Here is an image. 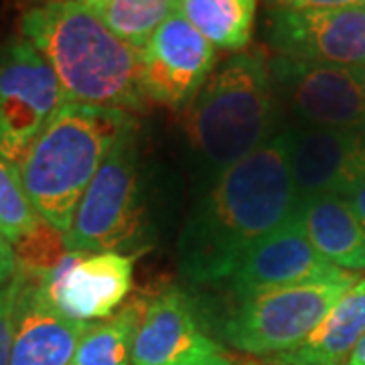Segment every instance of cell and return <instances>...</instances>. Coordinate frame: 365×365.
I'll return each instance as SVG.
<instances>
[{"mask_svg": "<svg viewBox=\"0 0 365 365\" xmlns=\"http://www.w3.org/2000/svg\"><path fill=\"white\" fill-rule=\"evenodd\" d=\"M361 134H364V140H365V126H364V128H361Z\"/></svg>", "mask_w": 365, "mask_h": 365, "instance_id": "30", "label": "cell"}, {"mask_svg": "<svg viewBox=\"0 0 365 365\" xmlns=\"http://www.w3.org/2000/svg\"><path fill=\"white\" fill-rule=\"evenodd\" d=\"M288 158L299 201L347 197L365 179L361 130H335L288 124Z\"/></svg>", "mask_w": 365, "mask_h": 365, "instance_id": "12", "label": "cell"}, {"mask_svg": "<svg viewBox=\"0 0 365 365\" xmlns=\"http://www.w3.org/2000/svg\"><path fill=\"white\" fill-rule=\"evenodd\" d=\"M66 96L49 63L25 37L0 47V157L13 165L37 140Z\"/></svg>", "mask_w": 365, "mask_h": 365, "instance_id": "8", "label": "cell"}, {"mask_svg": "<svg viewBox=\"0 0 365 365\" xmlns=\"http://www.w3.org/2000/svg\"><path fill=\"white\" fill-rule=\"evenodd\" d=\"M347 365H365V335L355 345V349H353L349 359H347Z\"/></svg>", "mask_w": 365, "mask_h": 365, "instance_id": "27", "label": "cell"}, {"mask_svg": "<svg viewBox=\"0 0 365 365\" xmlns=\"http://www.w3.org/2000/svg\"><path fill=\"white\" fill-rule=\"evenodd\" d=\"M39 213L26 195L19 167L0 157V232L13 244V248L31 234Z\"/></svg>", "mask_w": 365, "mask_h": 365, "instance_id": "21", "label": "cell"}, {"mask_svg": "<svg viewBox=\"0 0 365 365\" xmlns=\"http://www.w3.org/2000/svg\"><path fill=\"white\" fill-rule=\"evenodd\" d=\"M287 132L222 173L199 197L177 240L179 272L195 284L225 282L266 235L297 213Z\"/></svg>", "mask_w": 365, "mask_h": 365, "instance_id": "1", "label": "cell"}, {"mask_svg": "<svg viewBox=\"0 0 365 365\" xmlns=\"http://www.w3.org/2000/svg\"><path fill=\"white\" fill-rule=\"evenodd\" d=\"M258 0H181V14L223 51L242 53L252 41Z\"/></svg>", "mask_w": 365, "mask_h": 365, "instance_id": "18", "label": "cell"}, {"mask_svg": "<svg viewBox=\"0 0 365 365\" xmlns=\"http://www.w3.org/2000/svg\"><path fill=\"white\" fill-rule=\"evenodd\" d=\"M197 365H234L227 357H225V353H217V355H213V357H209L205 361H201V364Z\"/></svg>", "mask_w": 365, "mask_h": 365, "instance_id": "28", "label": "cell"}, {"mask_svg": "<svg viewBox=\"0 0 365 365\" xmlns=\"http://www.w3.org/2000/svg\"><path fill=\"white\" fill-rule=\"evenodd\" d=\"M67 252H128L144 242L136 124L124 132L79 201Z\"/></svg>", "mask_w": 365, "mask_h": 365, "instance_id": "5", "label": "cell"}, {"mask_svg": "<svg viewBox=\"0 0 365 365\" xmlns=\"http://www.w3.org/2000/svg\"><path fill=\"white\" fill-rule=\"evenodd\" d=\"M138 61L146 102L182 110L195 100L213 73L217 51L177 11L138 49Z\"/></svg>", "mask_w": 365, "mask_h": 365, "instance_id": "10", "label": "cell"}, {"mask_svg": "<svg viewBox=\"0 0 365 365\" xmlns=\"http://www.w3.org/2000/svg\"><path fill=\"white\" fill-rule=\"evenodd\" d=\"M146 304V300L132 299L106 321L88 327L69 365H130L132 345Z\"/></svg>", "mask_w": 365, "mask_h": 365, "instance_id": "19", "label": "cell"}, {"mask_svg": "<svg viewBox=\"0 0 365 365\" xmlns=\"http://www.w3.org/2000/svg\"><path fill=\"white\" fill-rule=\"evenodd\" d=\"M280 120L266 55L242 51L227 57L185 114V138L199 182L209 187L258 150L278 132Z\"/></svg>", "mask_w": 365, "mask_h": 365, "instance_id": "3", "label": "cell"}, {"mask_svg": "<svg viewBox=\"0 0 365 365\" xmlns=\"http://www.w3.org/2000/svg\"><path fill=\"white\" fill-rule=\"evenodd\" d=\"M223 353L197 321L181 290H165L146 304L130 365H197Z\"/></svg>", "mask_w": 365, "mask_h": 365, "instance_id": "14", "label": "cell"}, {"mask_svg": "<svg viewBox=\"0 0 365 365\" xmlns=\"http://www.w3.org/2000/svg\"><path fill=\"white\" fill-rule=\"evenodd\" d=\"M357 282V274L270 288L240 300L222 327L223 339L250 355H282L313 333L335 302Z\"/></svg>", "mask_w": 365, "mask_h": 365, "instance_id": "6", "label": "cell"}, {"mask_svg": "<svg viewBox=\"0 0 365 365\" xmlns=\"http://www.w3.org/2000/svg\"><path fill=\"white\" fill-rule=\"evenodd\" d=\"M364 335L365 276L335 302L321 325L297 349L278 355L276 365H347Z\"/></svg>", "mask_w": 365, "mask_h": 365, "instance_id": "17", "label": "cell"}, {"mask_svg": "<svg viewBox=\"0 0 365 365\" xmlns=\"http://www.w3.org/2000/svg\"><path fill=\"white\" fill-rule=\"evenodd\" d=\"M134 258L120 252H67L47 278L45 292L59 313L90 323L108 319L132 290Z\"/></svg>", "mask_w": 365, "mask_h": 365, "instance_id": "11", "label": "cell"}, {"mask_svg": "<svg viewBox=\"0 0 365 365\" xmlns=\"http://www.w3.org/2000/svg\"><path fill=\"white\" fill-rule=\"evenodd\" d=\"M345 199H347V203H349L353 211H355L357 220H359L361 225L365 227V179L359 182Z\"/></svg>", "mask_w": 365, "mask_h": 365, "instance_id": "26", "label": "cell"}, {"mask_svg": "<svg viewBox=\"0 0 365 365\" xmlns=\"http://www.w3.org/2000/svg\"><path fill=\"white\" fill-rule=\"evenodd\" d=\"M79 4H83V6H88L91 11H100L102 6H106L108 2H112V0H76Z\"/></svg>", "mask_w": 365, "mask_h": 365, "instance_id": "29", "label": "cell"}, {"mask_svg": "<svg viewBox=\"0 0 365 365\" xmlns=\"http://www.w3.org/2000/svg\"><path fill=\"white\" fill-rule=\"evenodd\" d=\"M282 116L294 126L361 130L365 126V67L268 59Z\"/></svg>", "mask_w": 365, "mask_h": 365, "instance_id": "7", "label": "cell"}, {"mask_svg": "<svg viewBox=\"0 0 365 365\" xmlns=\"http://www.w3.org/2000/svg\"><path fill=\"white\" fill-rule=\"evenodd\" d=\"M179 9L181 0H112L96 13L118 39L143 49L158 26Z\"/></svg>", "mask_w": 365, "mask_h": 365, "instance_id": "20", "label": "cell"}, {"mask_svg": "<svg viewBox=\"0 0 365 365\" xmlns=\"http://www.w3.org/2000/svg\"><path fill=\"white\" fill-rule=\"evenodd\" d=\"M297 215L313 248L347 272L365 270V227L345 197L321 195L299 201Z\"/></svg>", "mask_w": 365, "mask_h": 365, "instance_id": "16", "label": "cell"}, {"mask_svg": "<svg viewBox=\"0 0 365 365\" xmlns=\"http://www.w3.org/2000/svg\"><path fill=\"white\" fill-rule=\"evenodd\" d=\"M264 41L276 57L365 67V6L304 11L268 6Z\"/></svg>", "mask_w": 365, "mask_h": 365, "instance_id": "9", "label": "cell"}, {"mask_svg": "<svg viewBox=\"0 0 365 365\" xmlns=\"http://www.w3.org/2000/svg\"><path fill=\"white\" fill-rule=\"evenodd\" d=\"M14 252L19 268L23 272L47 278L57 268V264L63 260L67 248L63 234L41 217L37 227L14 246Z\"/></svg>", "mask_w": 365, "mask_h": 365, "instance_id": "22", "label": "cell"}, {"mask_svg": "<svg viewBox=\"0 0 365 365\" xmlns=\"http://www.w3.org/2000/svg\"><path fill=\"white\" fill-rule=\"evenodd\" d=\"M134 118L116 108L66 102L19 165L35 211L66 235L76 209Z\"/></svg>", "mask_w": 365, "mask_h": 365, "instance_id": "4", "label": "cell"}, {"mask_svg": "<svg viewBox=\"0 0 365 365\" xmlns=\"http://www.w3.org/2000/svg\"><path fill=\"white\" fill-rule=\"evenodd\" d=\"M16 270H19L16 252H14L13 244L0 232V288L13 280Z\"/></svg>", "mask_w": 365, "mask_h": 365, "instance_id": "25", "label": "cell"}, {"mask_svg": "<svg viewBox=\"0 0 365 365\" xmlns=\"http://www.w3.org/2000/svg\"><path fill=\"white\" fill-rule=\"evenodd\" d=\"M349 274L327 262L313 248L299 215L294 213L240 262L225 280L237 299H246L262 290L292 287L317 280H337Z\"/></svg>", "mask_w": 365, "mask_h": 365, "instance_id": "13", "label": "cell"}, {"mask_svg": "<svg viewBox=\"0 0 365 365\" xmlns=\"http://www.w3.org/2000/svg\"><path fill=\"white\" fill-rule=\"evenodd\" d=\"M21 272L11 365H69L90 323L67 319L51 304L43 278Z\"/></svg>", "mask_w": 365, "mask_h": 365, "instance_id": "15", "label": "cell"}, {"mask_svg": "<svg viewBox=\"0 0 365 365\" xmlns=\"http://www.w3.org/2000/svg\"><path fill=\"white\" fill-rule=\"evenodd\" d=\"M268 6L276 9H349V6H365V0H264Z\"/></svg>", "mask_w": 365, "mask_h": 365, "instance_id": "24", "label": "cell"}, {"mask_svg": "<svg viewBox=\"0 0 365 365\" xmlns=\"http://www.w3.org/2000/svg\"><path fill=\"white\" fill-rule=\"evenodd\" d=\"M25 37L49 63L66 102L143 112L138 49L118 39L96 11L76 0H49L21 19Z\"/></svg>", "mask_w": 365, "mask_h": 365, "instance_id": "2", "label": "cell"}, {"mask_svg": "<svg viewBox=\"0 0 365 365\" xmlns=\"http://www.w3.org/2000/svg\"><path fill=\"white\" fill-rule=\"evenodd\" d=\"M21 272L16 270L13 280L0 288V365H11L13 349L14 321H16V304L21 292Z\"/></svg>", "mask_w": 365, "mask_h": 365, "instance_id": "23", "label": "cell"}]
</instances>
